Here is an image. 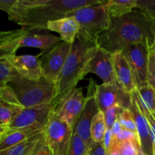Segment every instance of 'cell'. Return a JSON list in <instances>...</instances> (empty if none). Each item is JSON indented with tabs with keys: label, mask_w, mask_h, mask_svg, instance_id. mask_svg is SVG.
I'll use <instances>...</instances> for the list:
<instances>
[{
	"label": "cell",
	"mask_w": 155,
	"mask_h": 155,
	"mask_svg": "<svg viewBox=\"0 0 155 155\" xmlns=\"http://www.w3.org/2000/svg\"><path fill=\"white\" fill-rule=\"evenodd\" d=\"M95 98L99 111L104 112L114 106L124 110L130 109L133 95L127 92L117 82L111 84H95Z\"/></svg>",
	"instance_id": "9"
},
{
	"label": "cell",
	"mask_w": 155,
	"mask_h": 155,
	"mask_svg": "<svg viewBox=\"0 0 155 155\" xmlns=\"http://www.w3.org/2000/svg\"><path fill=\"white\" fill-rule=\"evenodd\" d=\"M97 43L89 42L77 36L55 85V95L51 102L53 110L58 108L85 77L84 71L91 52Z\"/></svg>",
	"instance_id": "3"
},
{
	"label": "cell",
	"mask_w": 155,
	"mask_h": 155,
	"mask_svg": "<svg viewBox=\"0 0 155 155\" xmlns=\"http://www.w3.org/2000/svg\"><path fill=\"white\" fill-rule=\"evenodd\" d=\"M89 73L98 75L104 84L116 83L114 54L103 49L98 45L94 47L85 68V77Z\"/></svg>",
	"instance_id": "11"
},
{
	"label": "cell",
	"mask_w": 155,
	"mask_h": 155,
	"mask_svg": "<svg viewBox=\"0 0 155 155\" xmlns=\"http://www.w3.org/2000/svg\"><path fill=\"white\" fill-rule=\"evenodd\" d=\"M103 1V0H102ZM101 0H17L8 14L10 21L27 31L47 30L49 21L68 17L70 12L101 2Z\"/></svg>",
	"instance_id": "1"
},
{
	"label": "cell",
	"mask_w": 155,
	"mask_h": 155,
	"mask_svg": "<svg viewBox=\"0 0 155 155\" xmlns=\"http://www.w3.org/2000/svg\"><path fill=\"white\" fill-rule=\"evenodd\" d=\"M124 110V109H123L122 107H118V106H114V107H112L110 108L107 109L104 112V120H105L107 130H111L113 125L116 122L117 120L118 115Z\"/></svg>",
	"instance_id": "31"
},
{
	"label": "cell",
	"mask_w": 155,
	"mask_h": 155,
	"mask_svg": "<svg viewBox=\"0 0 155 155\" xmlns=\"http://www.w3.org/2000/svg\"><path fill=\"white\" fill-rule=\"evenodd\" d=\"M139 155H145V154H144V153H143V152H142V151H141V150H140V151H139Z\"/></svg>",
	"instance_id": "42"
},
{
	"label": "cell",
	"mask_w": 155,
	"mask_h": 155,
	"mask_svg": "<svg viewBox=\"0 0 155 155\" xmlns=\"http://www.w3.org/2000/svg\"><path fill=\"white\" fill-rule=\"evenodd\" d=\"M3 133H1V132H0V137H1V136H2V134Z\"/></svg>",
	"instance_id": "43"
},
{
	"label": "cell",
	"mask_w": 155,
	"mask_h": 155,
	"mask_svg": "<svg viewBox=\"0 0 155 155\" xmlns=\"http://www.w3.org/2000/svg\"><path fill=\"white\" fill-rule=\"evenodd\" d=\"M114 67L117 82L129 93L137 89L134 74L130 63L122 52L114 54Z\"/></svg>",
	"instance_id": "17"
},
{
	"label": "cell",
	"mask_w": 155,
	"mask_h": 155,
	"mask_svg": "<svg viewBox=\"0 0 155 155\" xmlns=\"http://www.w3.org/2000/svg\"><path fill=\"white\" fill-rule=\"evenodd\" d=\"M0 101L9 103V104L23 106L18 100L14 89H12V86L8 85L0 88Z\"/></svg>",
	"instance_id": "29"
},
{
	"label": "cell",
	"mask_w": 155,
	"mask_h": 155,
	"mask_svg": "<svg viewBox=\"0 0 155 155\" xmlns=\"http://www.w3.org/2000/svg\"><path fill=\"white\" fill-rule=\"evenodd\" d=\"M104 2V1H102L98 4L86 6L70 12L68 17H74L80 25L77 36L87 42L97 43L100 35L109 30L111 18Z\"/></svg>",
	"instance_id": "4"
},
{
	"label": "cell",
	"mask_w": 155,
	"mask_h": 155,
	"mask_svg": "<svg viewBox=\"0 0 155 155\" xmlns=\"http://www.w3.org/2000/svg\"><path fill=\"white\" fill-rule=\"evenodd\" d=\"M139 95L147 108L151 112H155V90L149 85L137 89Z\"/></svg>",
	"instance_id": "26"
},
{
	"label": "cell",
	"mask_w": 155,
	"mask_h": 155,
	"mask_svg": "<svg viewBox=\"0 0 155 155\" xmlns=\"http://www.w3.org/2000/svg\"><path fill=\"white\" fill-rule=\"evenodd\" d=\"M12 87L24 107H33L51 104L55 95V85L43 77L39 81H32L17 76L12 82Z\"/></svg>",
	"instance_id": "5"
},
{
	"label": "cell",
	"mask_w": 155,
	"mask_h": 155,
	"mask_svg": "<svg viewBox=\"0 0 155 155\" xmlns=\"http://www.w3.org/2000/svg\"><path fill=\"white\" fill-rule=\"evenodd\" d=\"M154 113H155V112H154Z\"/></svg>",
	"instance_id": "45"
},
{
	"label": "cell",
	"mask_w": 155,
	"mask_h": 155,
	"mask_svg": "<svg viewBox=\"0 0 155 155\" xmlns=\"http://www.w3.org/2000/svg\"><path fill=\"white\" fill-rule=\"evenodd\" d=\"M136 8L142 11L155 27V0H136Z\"/></svg>",
	"instance_id": "27"
},
{
	"label": "cell",
	"mask_w": 155,
	"mask_h": 155,
	"mask_svg": "<svg viewBox=\"0 0 155 155\" xmlns=\"http://www.w3.org/2000/svg\"><path fill=\"white\" fill-rule=\"evenodd\" d=\"M74 129L51 111L44 129L45 144L51 155H68Z\"/></svg>",
	"instance_id": "7"
},
{
	"label": "cell",
	"mask_w": 155,
	"mask_h": 155,
	"mask_svg": "<svg viewBox=\"0 0 155 155\" xmlns=\"http://www.w3.org/2000/svg\"><path fill=\"white\" fill-rule=\"evenodd\" d=\"M112 139L117 142H133L139 144V137L136 133L130 131V130L123 129L120 133L117 136H112Z\"/></svg>",
	"instance_id": "32"
},
{
	"label": "cell",
	"mask_w": 155,
	"mask_h": 155,
	"mask_svg": "<svg viewBox=\"0 0 155 155\" xmlns=\"http://www.w3.org/2000/svg\"><path fill=\"white\" fill-rule=\"evenodd\" d=\"M122 130H123L122 127H121L120 124L119 120H118L117 119L116 122L114 123V124L113 125V127H112V129H111L112 136H117V135H118L120 133V131Z\"/></svg>",
	"instance_id": "37"
},
{
	"label": "cell",
	"mask_w": 155,
	"mask_h": 155,
	"mask_svg": "<svg viewBox=\"0 0 155 155\" xmlns=\"http://www.w3.org/2000/svg\"><path fill=\"white\" fill-rule=\"evenodd\" d=\"M95 84L96 83L92 80L89 82L87 96L85 99L84 106L79 117L74 130V131L86 142L89 148L92 143L90 136L91 124L94 117L99 111L95 98Z\"/></svg>",
	"instance_id": "12"
},
{
	"label": "cell",
	"mask_w": 155,
	"mask_h": 155,
	"mask_svg": "<svg viewBox=\"0 0 155 155\" xmlns=\"http://www.w3.org/2000/svg\"><path fill=\"white\" fill-rule=\"evenodd\" d=\"M35 155H51V153H50V151L46 144H45V145Z\"/></svg>",
	"instance_id": "38"
},
{
	"label": "cell",
	"mask_w": 155,
	"mask_h": 155,
	"mask_svg": "<svg viewBox=\"0 0 155 155\" xmlns=\"http://www.w3.org/2000/svg\"><path fill=\"white\" fill-rule=\"evenodd\" d=\"M155 41V27L139 9L119 18H111L107 31L100 35L97 43L103 49L114 54L126 47L141 42H148L150 46Z\"/></svg>",
	"instance_id": "2"
},
{
	"label": "cell",
	"mask_w": 155,
	"mask_h": 155,
	"mask_svg": "<svg viewBox=\"0 0 155 155\" xmlns=\"http://www.w3.org/2000/svg\"><path fill=\"white\" fill-rule=\"evenodd\" d=\"M6 60L11 64L20 77L32 81H39L42 77L39 54L10 55Z\"/></svg>",
	"instance_id": "15"
},
{
	"label": "cell",
	"mask_w": 155,
	"mask_h": 155,
	"mask_svg": "<svg viewBox=\"0 0 155 155\" xmlns=\"http://www.w3.org/2000/svg\"><path fill=\"white\" fill-rule=\"evenodd\" d=\"M71 47L72 44L61 41L39 54L42 77L48 83L56 85Z\"/></svg>",
	"instance_id": "8"
},
{
	"label": "cell",
	"mask_w": 155,
	"mask_h": 155,
	"mask_svg": "<svg viewBox=\"0 0 155 155\" xmlns=\"http://www.w3.org/2000/svg\"><path fill=\"white\" fill-rule=\"evenodd\" d=\"M136 0H109L104 5L111 18H119L136 8Z\"/></svg>",
	"instance_id": "22"
},
{
	"label": "cell",
	"mask_w": 155,
	"mask_h": 155,
	"mask_svg": "<svg viewBox=\"0 0 155 155\" xmlns=\"http://www.w3.org/2000/svg\"><path fill=\"white\" fill-rule=\"evenodd\" d=\"M148 83L155 90V52L150 50L148 67Z\"/></svg>",
	"instance_id": "33"
},
{
	"label": "cell",
	"mask_w": 155,
	"mask_h": 155,
	"mask_svg": "<svg viewBox=\"0 0 155 155\" xmlns=\"http://www.w3.org/2000/svg\"><path fill=\"white\" fill-rule=\"evenodd\" d=\"M111 138H112V133H111V130H106L105 135H104V145L105 146L106 150H107L110 147V142H111Z\"/></svg>",
	"instance_id": "36"
},
{
	"label": "cell",
	"mask_w": 155,
	"mask_h": 155,
	"mask_svg": "<svg viewBox=\"0 0 155 155\" xmlns=\"http://www.w3.org/2000/svg\"><path fill=\"white\" fill-rule=\"evenodd\" d=\"M6 128H7V126L0 125V132H1V133H3V132L6 130Z\"/></svg>",
	"instance_id": "39"
},
{
	"label": "cell",
	"mask_w": 155,
	"mask_h": 155,
	"mask_svg": "<svg viewBox=\"0 0 155 155\" xmlns=\"http://www.w3.org/2000/svg\"><path fill=\"white\" fill-rule=\"evenodd\" d=\"M89 147L87 144L74 131L71 138L68 155H87Z\"/></svg>",
	"instance_id": "25"
},
{
	"label": "cell",
	"mask_w": 155,
	"mask_h": 155,
	"mask_svg": "<svg viewBox=\"0 0 155 155\" xmlns=\"http://www.w3.org/2000/svg\"><path fill=\"white\" fill-rule=\"evenodd\" d=\"M17 0H0V10L4 11L8 14L9 11L15 5Z\"/></svg>",
	"instance_id": "35"
},
{
	"label": "cell",
	"mask_w": 155,
	"mask_h": 155,
	"mask_svg": "<svg viewBox=\"0 0 155 155\" xmlns=\"http://www.w3.org/2000/svg\"><path fill=\"white\" fill-rule=\"evenodd\" d=\"M151 50H152V51H154V52H155V41H154V44H153V45H152V46H151Z\"/></svg>",
	"instance_id": "40"
},
{
	"label": "cell",
	"mask_w": 155,
	"mask_h": 155,
	"mask_svg": "<svg viewBox=\"0 0 155 155\" xmlns=\"http://www.w3.org/2000/svg\"><path fill=\"white\" fill-rule=\"evenodd\" d=\"M52 110L51 104L24 107L7 126V129H21L34 126L45 127Z\"/></svg>",
	"instance_id": "13"
},
{
	"label": "cell",
	"mask_w": 155,
	"mask_h": 155,
	"mask_svg": "<svg viewBox=\"0 0 155 155\" xmlns=\"http://www.w3.org/2000/svg\"><path fill=\"white\" fill-rule=\"evenodd\" d=\"M115 142L117 145L119 155H139V151L141 150L139 144L136 142Z\"/></svg>",
	"instance_id": "30"
},
{
	"label": "cell",
	"mask_w": 155,
	"mask_h": 155,
	"mask_svg": "<svg viewBox=\"0 0 155 155\" xmlns=\"http://www.w3.org/2000/svg\"><path fill=\"white\" fill-rule=\"evenodd\" d=\"M61 41L60 37L48 33H34L27 31L21 41L20 47H33L46 50Z\"/></svg>",
	"instance_id": "21"
},
{
	"label": "cell",
	"mask_w": 155,
	"mask_h": 155,
	"mask_svg": "<svg viewBox=\"0 0 155 155\" xmlns=\"http://www.w3.org/2000/svg\"><path fill=\"white\" fill-rule=\"evenodd\" d=\"M153 155H155V142H154V146H153Z\"/></svg>",
	"instance_id": "41"
},
{
	"label": "cell",
	"mask_w": 155,
	"mask_h": 155,
	"mask_svg": "<svg viewBox=\"0 0 155 155\" xmlns=\"http://www.w3.org/2000/svg\"><path fill=\"white\" fill-rule=\"evenodd\" d=\"M27 31L24 28L8 31L0 30V88L11 83L18 75L6 58L16 54Z\"/></svg>",
	"instance_id": "6"
},
{
	"label": "cell",
	"mask_w": 155,
	"mask_h": 155,
	"mask_svg": "<svg viewBox=\"0 0 155 155\" xmlns=\"http://www.w3.org/2000/svg\"><path fill=\"white\" fill-rule=\"evenodd\" d=\"M45 127L34 126L21 129H7L0 137V151L21 143L44 131Z\"/></svg>",
	"instance_id": "18"
},
{
	"label": "cell",
	"mask_w": 155,
	"mask_h": 155,
	"mask_svg": "<svg viewBox=\"0 0 155 155\" xmlns=\"http://www.w3.org/2000/svg\"><path fill=\"white\" fill-rule=\"evenodd\" d=\"M132 111L136 125V133L139 137L141 151L145 155H153L152 133L146 118L142 113L133 95V102L130 109Z\"/></svg>",
	"instance_id": "16"
},
{
	"label": "cell",
	"mask_w": 155,
	"mask_h": 155,
	"mask_svg": "<svg viewBox=\"0 0 155 155\" xmlns=\"http://www.w3.org/2000/svg\"><path fill=\"white\" fill-rule=\"evenodd\" d=\"M106 130H107V127H106L104 113L98 111V114L94 117L91 124L90 136L92 142H103Z\"/></svg>",
	"instance_id": "23"
},
{
	"label": "cell",
	"mask_w": 155,
	"mask_h": 155,
	"mask_svg": "<svg viewBox=\"0 0 155 155\" xmlns=\"http://www.w3.org/2000/svg\"><path fill=\"white\" fill-rule=\"evenodd\" d=\"M47 30L58 33L63 42L73 44L80 31V25L74 17L68 16L49 21L47 24Z\"/></svg>",
	"instance_id": "19"
},
{
	"label": "cell",
	"mask_w": 155,
	"mask_h": 155,
	"mask_svg": "<svg viewBox=\"0 0 155 155\" xmlns=\"http://www.w3.org/2000/svg\"><path fill=\"white\" fill-rule=\"evenodd\" d=\"M85 99L83 88H76L53 112L59 119L75 130L76 124L84 106Z\"/></svg>",
	"instance_id": "14"
},
{
	"label": "cell",
	"mask_w": 155,
	"mask_h": 155,
	"mask_svg": "<svg viewBox=\"0 0 155 155\" xmlns=\"http://www.w3.org/2000/svg\"><path fill=\"white\" fill-rule=\"evenodd\" d=\"M87 155H107V150L104 142H94L91 144L89 148Z\"/></svg>",
	"instance_id": "34"
},
{
	"label": "cell",
	"mask_w": 155,
	"mask_h": 155,
	"mask_svg": "<svg viewBox=\"0 0 155 155\" xmlns=\"http://www.w3.org/2000/svg\"><path fill=\"white\" fill-rule=\"evenodd\" d=\"M151 46L148 42L133 44L126 47L121 52L130 63L137 89L148 85V67Z\"/></svg>",
	"instance_id": "10"
},
{
	"label": "cell",
	"mask_w": 155,
	"mask_h": 155,
	"mask_svg": "<svg viewBox=\"0 0 155 155\" xmlns=\"http://www.w3.org/2000/svg\"><path fill=\"white\" fill-rule=\"evenodd\" d=\"M0 125H3V124H2V122H1V121H0Z\"/></svg>",
	"instance_id": "44"
},
{
	"label": "cell",
	"mask_w": 155,
	"mask_h": 155,
	"mask_svg": "<svg viewBox=\"0 0 155 155\" xmlns=\"http://www.w3.org/2000/svg\"><path fill=\"white\" fill-rule=\"evenodd\" d=\"M24 108V106L0 101V121L3 125L8 126Z\"/></svg>",
	"instance_id": "24"
},
{
	"label": "cell",
	"mask_w": 155,
	"mask_h": 155,
	"mask_svg": "<svg viewBox=\"0 0 155 155\" xmlns=\"http://www.w3.org/2000/svg\"><path fill=\"white\" fill-rule=\"evenodd\" d=\"M45 144L44 131L21 143L0 151V155H35Z\"/></svg>",
	"instance_id": "20"
},
{
	"label": "cell",
	"mask_w": 155,
	"mask_h": 155,
	"mask_svg": "<svg viewBox=\"0 0 155 155\" xmlns=\"http://www.w3.org/2000/svg\"><path fill=\"white\" fill-rule=\"evenodd\" d=\"M117 119L123 129L136 133V122H135V119L133 117V113H132V111L130 109L123 110L118 115Z\"/></svg>",
	"instance_id": "28"
}]
</instances>
